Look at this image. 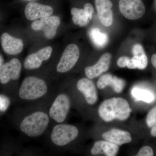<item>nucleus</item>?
<instances>
[{
    "label": "nucleus",
    "mask_w": 156,
    "mask_h": 156,
    "mask_svg": "<svg viewBox=\"0 0 156 156\" xmlns=\"http://www.w3.org/2000/svg\"><path fill=\"white\" fill-rule=\"evenodd\" d=\"M132 110L125 98L114 97L104 101L98 108V114L101 119L110 122L115 119L125 121L130 116Z\"/></svg>",
    "instance_id": "obj_1"
},
{
    "label": "nucleus",
    "mask_w": 156,
    "mask_h": 156,
    "mask_svg": "<svg viewBox=\"0 0 156 156\" xmlns=\"http://www.w3.org/2000/svg\"><path fill=\"white\" fill-rule=\"evenodd\" d=\"M49 122L47 114L42 112H35L25 117L20 124V129L30 137H37L44 132Z\"/></svg>",
    "instance_id": "obj_2"
},
{
    "label": "nucleus",
    "mask_w": 156,
    "mask_h": 156,
    "mask_svg": "<svg viewBox=\"0 0 156 156\" xmlns=\"http://www.w3.org/2000/svg\"><path fill=\"white\" fill-rule=\"evenodd\" d=\"M47 92L48 86L44 80L36 77L29 76L23 81L19 95L24 100H34L44 96Z\"/></svg>",
    "instance_id": "obj_3"
},
{
    "label": "nucleus",
    "mask_w": 156,
    "mask_h": 156,
    "mask_svg": "<svg viewBox=\"0 0 156 156\" xmlns=\"http://www.w3.org/2000/svg\"><path fill=\"white\" fill-rule=\"evenodd\" d=\"M79 131L75 126L68 124H59L53 128L51 139L55 145L63 146L76 138Z\"/></svg>",
    "instance_id": "obj_4"
},
{
    "label": "nucleus",
    "mask_w": 156,
    "mask_h": 156,
    "mask_svg": "<svg viewBox=\"0 0 156 156\" xmlns=\"http://www.w3.org/2000/svg\"><path fill=\"white\" fill-rule=\"evenodd\" d=\"M119 9L127 19L135 20L141 18L145 12V7L141 0H119Z\"/></svg>",
    "instance_id": "obj_5"
},
{
    "label": "nucleus",
    "mask_w": 156,
    "mask_h": 156,
    "mask_svg": "<svg viewBox=\"0 0 156 156\" xmlns=\"http://www.w3.org/2000/svg\"><path fill=\"white\" fill-rule=\"evenodd\" d=\"M70 108V101L68 95L60 94L56 98L50 108V117L58 123L63 122L66 119Z\"/></svg>",
    "instance_id": "obj_6"
},
{
    "label": "nucleus",
    "mask_w": 156,
    "mask_h": 156,
    "mask_svg": "<svg viewBox=\"0 0 156 156\" xmlns=\"http://www.w3.org/2000/svg\"><path fill=\"white\" fill-rule=\"evenodd\" d=\"M80 50L76 45L70 44L66 47L56 67L57 72L65 73L69 71L75 65L80 57Z\"/></svg>",
    "instance_id": "obj_7"
},
{
    "label": "nucleus",
    "mask_w": 156,
    "mask_h": 156,
    "mask_svg": "<svg viewBox=\"0 0 156 156\" xmlns=\"http://www.w3.org/2000/svg\"><path fill=\"white\" fill-rule=\"evenodd\" d=\"M60 20L57 16H49L35 20L32 23L31 28L34 30H42L47 38L52 39L56 35Z\"/></svg>",
    "instance_id": "obj_8"
},
{
    "label": "nucleus",
    "mask_w": 156,
    "mask_h": 156,
    "mask_svg": "<svg viewBox=\"0 0 156 156\" xmlns=\"http://www.w3.org/2000/svg\"><path fill=\"white\" fill-rule=\"evenodd\" d=\"M53 12L52 6L35 1L27 3L24 9L25 17L30 21L49 17L53 14Z\"/></svg>",
    "instance_id": "obj_9"
},
{
    "label": "nucleus",
    "mask_w": 156,
    "mask_h": 156,
    "mask_svg": "<svg viewBox=\"0 0 156 156\" xmlns=\"http://www.w3.org/2000/svg\"><path fill=\"white\" fill-rule=\"evenodd\" d=\"M21 62L17 58H12L9 62L0 66V82L6 84L11 80H17L20 76Z\"/></svg>",
    "instance_id": "obj_10"
},
{
    "label": "nucleus",
    "mask_w": 156,
    "mask_h": 156,
    "mask_svg": "<svg viewBox=\"0 0 156 156\" xmlns=\"http://www.w3.org/2000/svg\"><path fill=\"white\" fill-rule=\"evenodd\" d=\"M52 51V48L48 46L28 55L26 58L23 63L24 68L27 69L39 68L41 67L43 61H46L50 58Z\"/></svg>",
    "instance_id": "obj_11"
},
{
    "label": "nucleus",
    "mask_w": 156,
    "mask_h": 156,
    "mask_svg": "<svg viewBox=\"0 0 156 156\" xmlns=\"http://www.w3.org/2000/svg\"><path fill=\"white\" fill-rule=\"evenodd\" d=\"M94 12L93 6L90 3H86L83 9L73 8L71 10L73 22L81 27L86 26L92 19Z\"/></svg>",
    "instance_id": "obj_12"
},
{
    "label": "nucleus",
    "mask_w": 156,
    "mask_h": 156,
    "mask_svg": "<svg viewBox=\"0 0 156 156\" xmlns=\"http://www.w3.org/2000/svg\"><path fill=\"white\" fill-rule=\"evenodd\" d=\"M95 8L101 23L105 27L110 26L113 22V4L110 0H95Z\"/></svg>",
    "instance_id": "obj_13"
},
{
    "label": "nucleus",
    "mask_w": 156,
    "mask_h": 156,
    "mask_svg": "<svg viewBox=\"0 0 156 156\" xmlns=\"http://www.w3.org/2000/svg\"><path fill=\"white\" fill-rule=\"evenodd\" d=\"M111 59L110 53H104L95 65L87 66L85 69L86 76L89 79H95L99 76L109 69Z\"/></svg>",
    "instance_id": "obj_14"
},
{
    "label": "nucleus",
    "mask_w": 156,
    "mask_h": 156,
    "mask_svg": "<svg viewBox=\"0 0 156 156\" xmlns=\"http://www.w3.org/2000/svg\"><path fill=\"white\" fill-rule=\"evenodd\" d=\"M77 88L83 95L88 104L93 105L96 103L98 96L95 84L87 78H82L78 81Z\"/></svg>",
    "instance_id": "obj_15"
},
{
    "label": "nucleus",
    "mask_w": 156,
    "mask_h": 156,
    "mask_svg": "<svg viewBox=\"0 0 156 156\" xmlns=\"http://www.w3.org/2000/svg\"><path fill=\"white\" fill-rule=\"evenodd\" d=\"M1 44L5 53L9 55H17L22 52L23 44L21 39L4 33L1 37Z\"/></svg>",
    "instance_id": "obj_16"
},
{
    "label": "nucleus",
    "mask_w": 156,
    "mask_h": 156,
    "mask_svg": "<svg viewBox=\"0 0 156 156\" xmlns=\"http://www.w3.org/2000/svg\"><path fill=\"white\" fill-rule=\"evenodd\" d=\"M102 137L105 140L121 146L132 141L131 135L128 131L114 128L104 133Z\"/></svg>",
    "instance_id": "obj_17"
},
{
    "label": "nucleus",
    "mask_w": 156,
    "mask_h": 156,
    "mask_svg": "<svg viewBox=\"0 0 156 156\" xmlns=\"http://www.w3.org/2000/svg\"><path fill=\"white\" fill-rule=\"evenodd\" d=\"M119 150V146L109 141L100 140L93 145L91 152L93 155L104 154L107 156H115Z\"/></svg>",
    "instance_id": "obj_18"
},
{
    "label": "nucleus",
    "mask_w": 156,
    "mask_h": 156,
    "mask_svg": "<svg viewBox=\"0 0 156 156\" xmlns=\"http://www.w3.org/2000/svg\"><path fill=\"white\" fill-rule=\"evenodd\" d=\"M133 57L131 58L136 68L143 69L146 68L148 64L147 56L144 52L142 45L136 44L132 49Z\"/></svg>",
    "instance_id": "obj_19"
},
{
    "label": "nucleus",
    "mask_w": 156,
    "mask_h": 156,
    "mask_svg": "<svg viewBox=\"0 0 156 156\" xmlns=\"http://www.w3.org/2000/svg\"><path fill=\"white\" fill-rule=\"evenodd\" d=\"M89 36L93 44L99 49L104 48L108 42L107 34L101 31L98 28L91 29L89 31Z\"/></svg>",
    "instance_id": "obj_20"
},
{
    "label": "nucleus",
    "mask_w": 156,
    "mask_h": 156,
    "mask_svg": "<svg viewBox=\"0 0 156 156\" xmlns=\"http://www.w3.org/2000/svg\"><path fill=\"white\" fill-rule=\"evenodd\" d=\"M131 95L137 100H142L147 103H151L154 99L152 92L146 89L134 87L131 90Z\"/></svg>",
    "instance_id": "obj_21"
},
{
    "label": "nucleus",
    "mask_w": 156,
    "mask_h": 156,
    "mask_svg": "<svg viewBox=\"0 0 156 156\" xmlns=\"http://www.w3.org/2000/svg\"><path fill=\"white\" fill-rule=\"evenodd\" d=\"M115 77V76H112L111 74H105L101 76L97 82L98 88L102 89L108 86L112 88L114 85Z\"/></svg>",
    "instance_id": "obj_22"
},
{
    "label": "nucleus",
    "mask_w": 156,
    "mask_h": 156,
    "mask_svg": "<svg viewBox=\"0 0 156 156\" xmlns=\"http://www.w3.org/2000/svg\"><path fill=\"white\" fill-rule=\"evenodd\" d=\"M146 121L147 125L149 128H152L156 125V106L153 108L148 113Z\"/></svg>",
    "instance_id": "obj_23"
},
{
    "label": "nucleus",
    "mask_w": 156,
    "mask_h": 156,
    "mask_svg": "<svg viewBox=\"0 0 156 156\" xmlns=\"http://www.w3.org/2000/svg\"><path fill=\"white\" fill-rule=\"evenodd\" d=\"M10 100L5 95H1L0 96V110L2 112L5 111L10 105Z\"/></svg>",
    "instance_id": "obj_24"
},
{
    "label": "nucleus",
    "mask_w": 156,
    "mask_h": 156,
    "mask_svg": "<svg viewBox=\"0 0 156 156\" xmlns=\"http://www.w3.org/2000/svg\"><path fill=\"white\" fill-rule=\"evenodd\" d=\"M154 155V151L151 147L146 146L140 150L137 156H152Z\"/></svg>",
    "instance_id": "obj_25"
},
{
    "label": "nucleus",
    "mask_w": 156,
    "mask_h": 156,
    "mask_svg": "<svg viewBox=\"0 0 156 156\" xmlns=\"http://www.w3.org/2000/svg\"><path fill=\"white\" fill-rule=\"evenodd\" d=\"M129 59L130 58L129 57H127V56H122L118 59V61H117V65L119 67H127Z\"/></svg>",
    "instance_id": "obj_26"
},
{
    "label": "nucleus",
    "mask_w": 156,
    "mask_h": 156,
    "mask_svg": "<svg viewBox=\"0 0 156 156\" xmlns=\"http://www.w3.org/2000/svg\"><path fill=\"white\" fill-rule=\"evenodd\" d=\"M127 67L128 69H135L136 68L135 64H134V62H133V60H132L131 58L129 59Z\"/></svg>",
    "instance_id": "obj_27"
},
{
    "label": "nucleus",
    "mask_w": 156,
    "mask_h": 156,
    "mask_svg": "<svg viewBox=\"0 0 156 156\" xmlns=\"http://www.w3.org/2000/svg\"><path fill=\"white\" fill-rule=\"evenodd\" d=\"M151 61L153 66L156 68V54H154L151 58Z\"/></svg>",
    "instance_id": "obj_28"
},
{
    "label": "nucleus",
    "mask_w": 156,
    "mask_h": 156,
    "mask_svg": "<svg viewBox=\"0 0 156 156\" xmlns=\"http://www.w3.org/2000/svg\"><path fill=\"white\" fill-rule=\"evenodd\" d=\"M151 134L154 137H156V125L152 127Z\"/></svg>",
    "instance_id": "obj_29"
},
{
    "label": "nucleus",
    "mask_w": 156,
    "mask_h": 156,
    "mask_svg": "<svg viewBox=\"0 0 156 156\" xmlns=\"http://www.w3.org/2000/svg\"><path fill=\"white\" fill-rule=\"evenodd\" d=\"M1 60H0V61H1V62H0V66H2L3 64V62H4V60H3V58L2 56V55H1Z\"/></svg>",
    "instance_id": "obj_30"
},
{
    "label": "nucleus",
    "mask_w": 156,
    "mask_h": 156,
    "mask_svg": "<svg viewBox=\"0 0 156 156\" xmlns=\"http://www.w3.org/2000/svg\"><path fill=\"white\" fill-rule=\"evenodd\" d=\"M21 1H24V2H33V1H36V0H21Z\"/></svg>",
    "instance_id": "obj_31"
}]
</instances>
